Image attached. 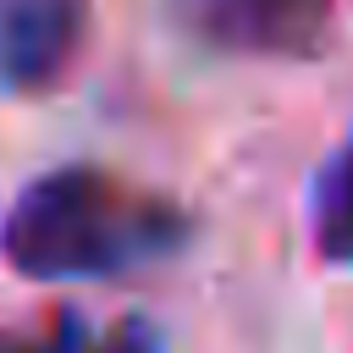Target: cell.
I'll use <instances>...</instances> for the list:
<instances>
[{
    "label": "cell",
    "mask_w": 353,
    "mask_h": 353,
    "mask_svg": "<svg viewBox=\"0 0 353 353\" xmlns=\"http://www.w3.org/2000/svg\"><path fill=\"white\" fill-rule=\"evenodd\" d=\"M188 243V215L99 165H55L33 176L6 221L0 254L28 281H99L171 259Z\"/></svg>",
    "instance_id": "cell-1"
},
{
    "label": "cell",
    "mask_w": 353,
    "mask_h": 353,
    "mask_svg": "<svg viewBox=\"0 0 353 353\" xmlns=\"http://www.w3.org/2000/svg\"><path fill=\"white\" fill-rule=\"evenodd\" d=\"M182 33L226 55L309 61L331 39V0H171Z\"/></svg>",
    "instance_id": "cell-2"
},
{
    "label": "cell",
    "mask_w": 353,
    "mask_h": 353,
    "mask_svg": "<svg viewBox=\"0 0 353 353\" xmlns=\"http://www.w3.org/2000/svg\"><path fill=\"white\" fill-rule=\"evenodd\" d=\"M94 0H0V83L17 94L55 88L88 39Z\"/></svg>",
    "instance_id": "cell-3"
},
{
    "label": "cell",
    "mask_w": 353,
    "mask_h": 353,
    "mask_svg": "<svg viewBox=\"0 0 353 353\" xmlns=\"http://www.w3.org/2000/svg\"><path fill=\"white\" fill-rule=\"evenodd\" d=\"M309 237L325 265H353V132L320 160L309 182Z\"/></svg>",
    "instance_id": "cell-4"
},
{
    "label": "cell",
    "mask_w": 353,
    "mask_h": 353,
    "mask_svg": "<svg viewBox=\"0 0 353 353\" xmlns=\"http://www.w3.org/2000/svg\"><path fill=\"white\" fill-rule=\"evenodd\" d=\"M33 353H165V342H160V331L149 325V320H116L110 331H94L83 314H72V309H61L55 320H50V331L33 342Z\"/></svg>",
    "instance_id": "cell-5"
},
{
    "label": "cell",
    "mask_w": 353,
    "mask_h": 353,
    "mask_svg": "<svg viewBox=\"0 0 353 353\" xmlns=\"http://www.w3.org/2000/svg\"><path fill=\"white\" fill-rule=\"evenodd\" d=\"M0 353H33V342H22V336H11V331H0Z\"/></svg>",
    "instance_id": "cell-6"
}]
</instances>
